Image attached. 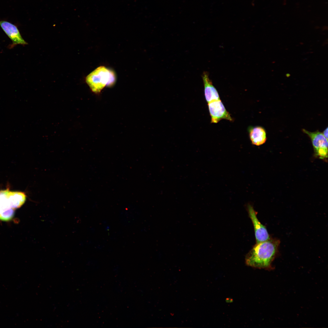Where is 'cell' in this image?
<instances>
[{"label": "cell", "instance_id": "obj_1", "mask_svg": "<svg viewBox=\"0 0 328 328\" xmlns=\"http://www.w3.org/2000/svg\"><path fill=\"white\" fill-rule=\"evenodd\" d=\"M280 241L271 238L256 243L246 256V264L259 268H269L277 253Z\"/></svg>", "mask_w": 328, "mask_h": 328}, {"label": "cell", "instance_id": "obj_2", "mask_svg": "<svg viewBox=\"0 0 328 328\" xmlns=\"http://www.w3.org/2000/svg\"><path fill=\"white\" fill-rule=\"evenodd\" d=\"M26 195L23 192L9 190L0 191V220H10L14 215L15 209L21 207L25 202Z\"/></svg>", "mask_w": 328, "mask_h": 328}, {"label": "cell", "instance_id": "obj_3", "mask_svg": "<svg viewBox=\"0 0 328 328\" xmlns=\"http://www.w3.org/2000/svg\"><path fill=\"white\" fill-rule=\"evenodd\" d=\"M85 80L92 91L98 94L106 86L113 85L115 82L116 77L112 70L101 66L88 75Z\"/></svg>", "mask_w": 328, "mask_h": 328}, {"label": "cell", "instance_id": "obj_4", "mask_svg": "<svg viewBox=\"0 0 328 328\" xmlns=\"http://www.w3.org/2000/svg\"><path fill=\"white\" fill-rule=\"evenodd\" d=\"M302 131L310 138L315 153L321 159H324L328 157V139L324 136L323 133L317 131L310 132L304 129Z\"/></svg>", "mask_w": 328, "mask_h": 328}, {"label": "cell", "instance_id": "obj_5", "mask_svg": "<svg viewBox=\"0 0 328 328\" xmlns=\"http://www.w3.org/2000/svg\"><path fill=\"white\" fill-rule=\"evenodd\" d=\"M208 106L211 118V123H217L222 119L233 121V118L220 99L208 103Z\"/></svg>", "mask_w": 328, "mask_h": 328}, {"label": "cell", "instance_id": "obj_6", "mask_svg": "<svg viewBox=\"0 0 328 328\" xmlns=\"http://www.w3.org/2000/svg\"><path fill=\"white\" fill-rule=\"evenodd\" d=\"M249 216L253 225L256 243L263 242L271 238L265 226L258 220L257 212L253 206L248 204L247 206Z\"/></svg>", "mask_w": 328, "mask_h": 328}, {"label": "cell", "instance_id": "obj_7", "mask_svg": "<svg viewBox=\"0 0 328 328\" xmlns=\"http://www.w3.org/2000/svg\"><path fill=\"white\" fill-rule=\"evenodd\" d=\"M0 26L7 35L11 39L13 46L17 44L25 45L27 43L21 36L17 26L6 21H0Z\"/></svg>", "mask_w": 328, "mask_h": 328}, {"label": "cell", "instance_id": "obj_8", "mask_svg": "<svg viewBox=\"0 0 328 328\" xmlns=\"http://www.w3.org/2000/svg\"><path fill=\"white\" fill-rule=\"evenodd\" d=\"M202 77L204 86L205 97L207 102L209 103L220 99L218 92L209 77L208 73L204 71Z\"/></svg>", "mask_w": 328, "mask_h": 328}, {"label": "cell", "instance_id": "obj_9", "mask_svg": "<svg viewBox=\"0 0 328 328\" xmlns=\"http://www.w3.org/2000/svg\"><path fill=\"white\" fill-rule=\"evenodd\" d=\"M248 132L250 138L253 145L259 146L265 142L267 139L266 132L263 127H250Z\"/></svg>", "mask_w": 328, "mask_h": 328}, {"label": "cell", "instance_id": "obj_10", "mask_svg": "<svg viewBox=\"0 0 328 328\" xmlns=\"http://www.w3.org/2000/svg\"><path fill=\"white\" fill-rule=\"evenodd\" d=\"M328 128L327 127L325 129L322 133L324 136L327 139H328Z\"/></svg>", "mask_w": 328, "mask_h": 328}, {"label": "cell", "instance_id": "obj_11", "mask_svg": "<svg viewBox=\"0 0 328 328\" xmlns=\"http://www.w3.org/2000/svg\"><path fill=\"white\" fill-rule=\"evenodd\" d=\"M290 76V75L289 73H287L286 74V76L287 77H289Z\"/></svg>", "mask_w": 328, "mask_h": 328}]
</instances>
